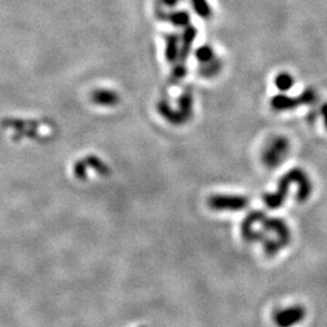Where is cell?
Returning <instances> with one entry per match:
<instances>
[{
    "mask_svg": "<svg viewBox=\"0 0 327 327\" xmlns=\"http://www.w3.org/2000/svg\"><path fill=\"white\" fill-rule=\"evenodd\" d=\"M298 186L297 194H296V200L298 203H305L313 193V183L309 176L306 175L305 171L302 168L295 167L286 172L285 175L279 180L278 183V188L274 193H267L263 196V201H264L265 206L270 210H278V209L282 208L283 203H285L286 198H287L288 188L291 185Z\"/></svg>",
    "mask_w": 327,
    "mask_h": 327,
    "instance_id": "obj_1",
    "label": "cell"
},
{
    "mask_svg": "<svg viewBox=\"0 0 327 327\" xmlns=\"http://www.w3.org/2000/svg\"><path fill=\"white\" fill-rule=\"evenodd\" d=\"M158 112L166 121L173 125H183L193 117V94L189 90L180 96L177 102V109L171 108L166 99L158 102Z\"/></svg>",
    "mask_w": 327,
    "mask_h": 327,
    "instance_id": "obj_2",
    "label": "cell"
},
{
    "mask_svg": "<svg viewBox=\"0 0 327 327\" xmlns=\"http://www.w3.org/2000/svg\"><path fill=\"white\" fill-rule=\"evenodd\" d=\"M288 152H290V140L285 136H274L264 145L260 159L265 167L273 170L285 162Z\"/></svg>",
    "mask_w": 327,
    "mask_h": 327,
    "instance_id": "obj_3",
    "label": "cell"
},
{
    "mask_svg": "<svg viewBox=\"0 0 327 327\" xmlns=\"http://www.w3.org/2000/svg\"><path fill=\"white\" fill-rule=\"evenodd\" d=\"M316 101H318V93L315 89L308 88L297 97H290L282 93L275 94L270 99V107L275 112H287L293 111L300 106H313Z\"/></svg>",
    "mask_w": 327,
    "mask_h": 327,
    "instance_id": "obj_4",
    "label": "cell"
},
{
    "mask_svg": "<svg viewBox=\"0 0 327 327\" xmlns=\"http://www.w3.org/2000/svg\"><path fill=\"white\" fill-rule=\"evenodd\" d=\"M208 205L213 211H241L249 206V199L244 195L216 194L209 198Z\"/></svg>",
    "mask_w": 327,
    "mask_h": 327,
    "instance_id": "obj_5",
    "label": "cell"
},
{
    "mask_svg": "<svg viewBox=\"0 0 327 327\" xmlns=\"http://www.w3.org/2000/svg\"><path fill=\"white\" fill-rule=\"evenodd\" d=\"M260 231L264 234H273L272 237L268 239H274L283 247L287 246L291 241V231L286 222L281 218H268L267 216L260 221L259 223Z\"/></svg>",
    "mask_w": 327,
    "mask_h": 327,
    "instance_id": "obj_6",
    "label": "cell"
},
{
    "mask_svg": "<svg viewBox=\"0 0 327 327\" xmlns=\"http://www.w3.org/2000/svg\"><path fill=\"white\" fill-rule=\"evenodd\" d=\"M265 217V213L262 211L250 212L246 218L241 222V237L246 242H263L265 239V234L260 229H256V226Z\"/></svg>",
    "mask_w": 327,
    "mask_h": 327,
    "instance_id": "obj_7",
    "label": "cell"
},
{
    "mask_svg": "<svg viewBox=\"0 0 327 327\" xmlns=\"http://www.w3.org/2000/svg\"><path fill=\"white\" fill-rule=\"evenodd\" d=\"M306 310L303 305H291L278 310L274 315L277 327H295L305 319Z\"/></svg>",
    "mask_w": 327,
    "mask_h": 327,
    "instance_id": "obj_8",
    "label": "cell"
},
{
    "mask_svg": "<svg viewBox=\"0 0 327 327\" xmlns=\"http://www.w3.org/2000/svg\"><path fill=\"white\" fill-rule=\"evenodd\" d=\"M157 17L162 21H168L171 24L175 25V27H183L186 28L189 25L190 22V15L186 10H177V11L172 12H164L162 9L158 7L157 12H155Z\"/></svg>",
    "mask_w": 327,
    "mask_h": 327,
    "instance_id": "obj_9",
    "label": "cell"
},
{
    "mask_svg": "<svg viewBox=\"0 0 327 327\" xmlns=\"http://www.w3.org/2000/svg\"><path fill=\"white\" fill-rule=\"evenodd\" d=\"M196 34V28L193 27V25H187L183 30V34L181 37V47H180V62L185 63L186 60H187L189 52H190L191 45H193V42L195 40Z\"/></svg>",
    "mask_w": 327,
    "mask_h": 327,
    "instance_id": "obj_10",
    "label": "cell"
},
{
    "mask_svg": "<svg viewBox=\"0 0 327 327\" xmlns=\"http://www.w3.org/2000/svg\"><path fill=\"white\" fill-rule=\"evenodd\" d=\"M181 38L177 34L165 35V57L170 63H173L180 57Z\"/></svg>",
    "mask_w": 327,
    "mask_h": 327,
    "instance_id": "obj_11",
    "label": "cell"
},
{
    "mask_svg": "<svg viewBox=\"0 0 327 327\" xmlns=\"http://www.w3.org/2000/svg\"><path fill=\"white\" fill-rule=\"evenodd\" d=\"M195 57L199 61L200 65H206L210 63L212 61L216 60V53H214L213 48L209 45H203V47H198L195 50Z\"/></svg>",
    "mask_w": 327,
    "mask_h": 327,
    "instance_id": "obj_12",
    "label": "cell"
},
{
    "mask_svg": "<svg viewBox=\"0 0 327 327\" xmlns=\"http://www.w3.org/2000/svg\"><path fill=\"white\" fill-rule=\"evenodd\" d=\"M293 85H295V78L290 73L282 71V73L278 74L275 78V86L278 88V90L282 91V93L290 90Z\"/></svg>",
    "mask_w": 327,
    "mask_h": 327,
    "instance_id": "obj_13",
    "label": "cell"
},
{
    "mask_svg": "<svg viewBox=\"0 0 327 327\" xmlns=\"http://www.w3.org/2000/svg\"><path fill=\"white\" fill-rule=\"evenodd\" d=\"M221 70H222L221 60L216 58V60L212 61L210 63L201 65L199 73H200L203 76H205V78H213V76H216L217 74L221 71Z\"/></svg>",
    "mask_w": 327,
    "mask_h": 327,
    "instance_id": "obj_14",
    "label": "cell"
},
{
    "mask_svg": "<svg viewBox=\"0 0 327 327\" xmlns=\"http://www.w3.org/2000/svg\"><path fill=\"white\" fill-rule=\"evenodd\" d=\"M193 10L201 19H209L211 16V6L208 0H190Z\"/></svg>",
    "mask_w": 327,
    "mask_h": 327,
    "instance_id": "obj_15",
    "label": "cell"
},
{
    "mask_svg": "<svg viewBox=\"0 0 327 327\" xmlns=\"http://www.w3.org/2000/svg\"><path fill=\"white\" fill-rule=\"evenodd\" d=\"M186 74H187V68H186L185 63L180 62L178 65L175 66V68H173L172 75H171V78H172L173 80L178 81V80H181L182 78H185Z\"/></svg>",
    "mask_w": 327,
    "mask_h": 327,
    "instance_id": "obj_16",
    "label": "cell"
},
{
    "mask_svg": "<svg viewBox=\"0 0 327 327\" xmlns=\"http://www.w3.org/2000/svg\"><path fill=\"white\" fill-rule=\"evenodd\" d=\"M158 1H159V4H162L163 6L175 7L176 5L181 1V0H158Z\"/></svg>",
    "mask_w": 327,
    "mask_h": 327,
    "instance_id": "obj_17",
    "label": "cell"
},
{
    "mask_svg": "<svg viewBox=\"0 0 327 327\" xmlns=\"http://www.w3.org/2000/svg\"><path fill=\"white\" fill-rule=\"evenodd\" d=\"M319 113H320L321 117H324V124H325V127L327 130V103H324L323 106H321L320 112H319Z\"/></svg>",
    "mask_w": 327,
    "mask_h": 327,
    "instance_id": "obj_18",
    "label": "cell"
}]
</instances>
